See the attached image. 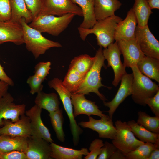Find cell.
I'll return each instance as SVG.
<instances>
[{
    "label": "cell",
    "instance_id": "obj_1",
    "mask_svg": "<svg viewBox=\"0 0 159 159\" xmlns=\"http://www.w3.org/2000/svg\"><path fill=\"white\" fill-rule=\"evenodd\" d=\"M122 20L121 17L115 14L103 19L97 21L92 28L86 29L79 27L78 29L80 37L84 41L88 35L93 34L96 37L97 44L100 47L105 48L113 43L116 28Z\"/></svg>",
    "mask_w": 159,
    "mask_h": 159
},
{
    "label": "cell",
    "instance_id": "obj_2",
    "mask_svg": "<svg viewBox=\"0 0 159 159\" xmlns=\"http://www.w3.org/2000/svg\"><path fill=\"white\" fill-rule=\"evenodd\" d=\"M21 24L26 47L32 53L35 59H37L51 48L62 46L60 43L47 39L40 31L30 26L24 18L21 19Z\"/></svg>",
    "mask_w": 159,
    "mask_h": 159
},
{
    "label": "cell",
    "instance_id": "obj_3",
    "mask_svg": "<svg viewBox=\"0 0 159 159\" xmlns=\"http://www.w3.org/2000/svg\"><path fill=\"white\" fill-rule=\"evenodd\" d=\"M95 60L91 68L86 75L84 81L77 90L74 93L87 95L90 92L96 94L103 102L107 99L100 93L99 88L105 87L101 83L100 72L102 67L105 66V59L103 55L102 47H100L94 57Z\"/></svg>",
    "mask_w": 159,
    "mask_h": 159
},
{
    "label": "cell",
    "instance_id": "obj_4",
    "mask_svg": "<svg viewBox=\"0 0 159 159\" xmlns=\"http://www.w3.org/2000/svg\"><path fill=\"white\" fill-rule=\"evenodd\" d=\"M131 68L133 76L132 98L136 104L145 106L146 100L153 97L159 90V85L142 74L136 65Z\"/></svg>",
    "mask_w": 159,
    "mask_h": 159
},
{
    "label": "cell",
    "instance_id": "obj_5",
    "mask_svg": "<svg viewBox=\"0 0 159 159\" xmlns=\"http://www.w3.org/2000/svg\"><path fill=\"white\" fill-rule=\"evenodd\" d=\"M76 15L69 13L56 17L52 15L39 16L29 25L41 32L57 36L68 27Z\"/></svg>",
    "mask_w": 159,
    "mask_h": 159
},
{
    "label": "cell",
    "instance_id": "obj_6",
    "mask_svg": "<svg viewBox=\"0 0 159 159\" xmlns=\"http://www.w3.org/2000/svg\"><path fill=\"white\" fill-rule=\"evenodd\" d=\"M48 85L50 87L54 89L59 96L69 119L73 142L74 145L76 146L79 142L80 136L83 131L77 123L74 115L71 98L72 93L64 85L62 80L58 78H54L48 82Z\"/></svg>",
    "mask_w": 159,
    "mask_h": 159
},
{
    "label": "cell",
    "instance_id": "obj_7",
    "mask_svg": "<svg viewBox=\"0 0 159 159\" xmlns=\"http://www.w3.org/2000/svg\"><path fill=\"white\" fill-rule=\"evenodd\" d=\"M115 124L117 133L112 143L125 156L144 143L136 138L126 122L118 120L115 122Z\"/></svg>",
    "mask_w": 159,
    "mask_h": 159
},
{
    "label": "cell",
    "instance_id": "obj_8",
    "mask_svg": "<svg viewBox=\"0 0 159 159\" xmlns=\"http://www.w3.org/2000/svg\"><path fill=\"white\" fill-rule=\"evenodd\" d=\"M14 98L8 92L0 99V128L7 122H15L25 114L26 105L16 104Z\"/></svg>",
    "mask_w": 159,
    "mask_h": 159
},
{
    "label": "cell",
    "instance_id": "obj_9",
    "mask_svg": "<svg viewBox=\"0 0 159 159\" xmlns=\"http://www.w3.org/2000/svg\"><path fill=\"white\" fill-rule=\"evenodd\" d=\"M69 13L83 16L80 8L72 0H44L39 16L52 15L60 16Z\"/></svg>",
    "mask_w": 159,
    "mask_h": 159
},
{
    "label": "cell",
    "instance_id": "obj_10",
    "mask_svg": "<svg viewBox=\"0 0 159 159\" xmlns=\"http://www.w3.org/2000/svg\"><path fill=\"white\" fill-rule=\"evenodd\" d=\"M135 37L145 55L159 59V42L150 31L148 25L143 28L137 25Z\"/></svg>",
    "mask_w": 159,
    "mask_h": 159
},
{
    "label": "cell",
    "instance_id": "obj_11",
    "mask_svg": "<svg viewBox=\"0 0 159 159\" xmlns=\"http://www.w3.org/2000/svg\"><path fill=\"white\" fill-rule=\"evenodd\" d=\"M89 121H82L79 125L85 128H88L97 132L99 137L113 140L117 133V129L114 125L112 119L108 115H105L99 120L88 116Z\"/></svg>",
    "mask_w": 159,
    "mask_h": 159
},
{
    "label": "cell",
    "instance_id": "obj_12",
    "mask_svg": "<svg viewBox=\"0 0 159 159\" xmlns=\"http://www.w3.org/2000/svg\"><path fill=\"white\" fill-rule=\"evenodd\" d=\"M102 52L105 59L107 61V66L111 67L113 70L114 78L112 84L116 87L126 72V67L121 60V53L117 42L111 44L102 50Z\"/></svg>",
    "mask_w": 159,
    "mask_h": 159
},
{
    "label": "cell",
    "instance_id": "obj_13",
    "mask_svg": "<svg viewBox=\"0 0 159 159\" xmlns=\"http://www.w3.org/2000/svg\"><path fill=\"white\" fill-rule=\"evenodd\" d=\"M116 42L123 55V64L125 67L131 68L136 65L138 62L145 56L135 38L130 40H120Z\"/></svg>",
    "mask_w": 159,
    "mask_h": 159
},
{
    "label": "cell",
    "instance_id": "obj_14",
    "mask_svg": "<svg viewBox=\"0 0 159 159\" xmlns=\"http://www.w3.org/2000/svg\"><path fill=\"white\" fill-rule=\"evenodd\" d=\"M42 109L35 104L26 111L25 115L29 118L31 131V136L42 138L50 143L54 142L49 129L43 123L41 117Z\"/></svg>",
    "mask_w": 159,
    "mask_h": 159
},
{
    "label": "cell",
    "instance_id": "obj_15",
    "mask_svg": "<svg viewBox=\"0 0 159 159\" xmlns=\"http://www.w3.org/2000/svg\"><path fill=\"white\" fill-rule=\"evenodd\" d=\"M133 74L126 72L122 77L121 83L115 97L109 102H103L104 105L109 108L107 111L110 117L112 119L113 114L120 105L132 93Z\"/></svg>",
    "mask_w": 159,
    "mask_h": 159
},
{
    "label": "cell",
    "instance_id": "obj_16",
    "mask_svg": "<svg viewBox=\"0 0 159 159\" xmlns=\"http://www.w3.org/2000/svg\"><path fill=\"white\" fill-rule=\"evenodd\" d=\"M71 98L74 107L73 114L75 117L81 114L86 115L88 116L93 115L100 118L105 115L99 109L95 102L86 99L85 95L72 93Z\"/></svg>",
    "mask_w": 159,
    "mask_h": 159
},
{
    "label": "cell",
    "instance_id": "obj_17",
    "mask_svg": "<svg viewBox=\"0 0 159 159\" xmlns=\"http://www.w3.org/2000/svg\"><path fill=\"white\" fill-rule=\"evenodd\" d=\"M50 143L40 138L29 137L24 152L27 159H52Z\"/></svg>",
    "mask_w": 159,
    "mask_h": 159
},
{
    "label": "cell",
    "instance_id": "obj_18",
    "mask_svg": "<svg viewBox=\"0 0 159 159\" xmlns=\"http://www.w3.org/2000/svg\"><path fill=\"white\" fill-rule=\"evenodd\" d=\"M6 42H12L17 45L24 43L21 24L10 21H0V45Z\"/></svg>",
    "mask_w": 159,
    "mask_h": 159
},
{
    "label": "cell",
    "instance_id": "obj_19",
    "mask_svg": "<svg viewBox=\"0 0 159 159\" xmlns=\"http://www.w3.org/2000/svg\"><path fill=\"white\" fill-rule=\"evenodd\" d=\"M137 24L135 16L131 8L127 12L125 18L120 21L116 26L115 34L116 42L135 38Z\"/></svg>",
    "mask_w": 159,
    "mask_h": 159
},
{
    "label": "cell",
    "instance_id": "obj_20",
    "mask_svg": "<svg viewBox=\"0 0 159 159\" xmlns=\"http://www.w3.org/2000/svg\"><path fill=\"white\" fill-rule=\"evenodd\" d=\"M1 135L30 137L31 131L29 117L24 114L15 122H6L0 128Z\"/></svg>",
    "mask_w": 159,
    "mask_h": 159
},
{
    "label": "cell",
    "instance_id": "obj_21",
    "mask_svg": "<svg viewBox=\"0 0 159 159\" xmlns=\"http://www.w3.org/2000/svg\"><path fill=\"white\" fill-rule=\"evenodd\" d=\"M29 137L0 135V153H3L14 150L24 152Z\"/></svg>",
    "mask_w": 159,
    "mask_h": 159
},
{
    "label": "cell",
    "instance_id": "obj_22",
    "mask_svg": "<svg viewBox=\"0 0 159 159\" xmlns=\"http://www.w3.org/2000/svg\"><path fill=\"white\" fill-rule=\"evenodd\" d=\"M122 5L118 0H94V12L97 21L115 15Z\"/></svg>",
    "mask_w": 159,
    "mask_h": 159
},
{
    "label": "cell",
    "instance_id": "obj_23",
    "mask_svg": "<svg viewBox=\"0 0 159 159\" xmlns=\"http://www.w3.org/2000/svg\"><path fill=\"white\" fill-rule=\"evenodd\" d=\"M50 144L52 159H82L83 155H87L89 152L88 149L85 148L77 150L60 146L54 142Z\"/></svg>",
    "mask_w": 159,
    "mask_h": 159
},
{
    "label": "cell",
    "instance_id": "obj_24",
    "mask_svg": "<svg viewBox=\"0 0 159 159\" xmlns=\"http://www.w3.org/2000/svg\"><path fill=\"white\" fill-rule=\"evenodd\" d=\"M140 72L159 83V59L145 55L137 63Z\"/></svg>",
    "mask_w": 159,
    "mask_h": 159
},
{
    "label": "cell",
    "instance_id": "obj_25",
    "mask_svg": "<svg viewBox=\"0 0 159 159\" xmlns=\"http://www.w3.org/2000/svg\"><path fill=\"white\" fill-rule=\"evenodd\" d=\"M81 9L84 17L79 27L86 29L92 28L97 21L94 12V0H72Z\"/></svg>",
    "mask_w": 159,
    "mask_h": 159
},
{
    "label": "cell",
    "instance_id": "obj_26",
    "mask_svg": "<svg viewBox=\"0 0 159 159\" xmlns=\"http://www.w3.org/2000/svg\"><path fill=\"white\" fill-rule=\"evenodd\" d=\"M11 9L10 21L21 24L22 18L25 19L27 24L31 22L33 18L30 12L27 9L24 0H10Z\"/></svg>",
    "mask_w": 159,
    "mask_h": 159
},
{
    "label": "cell",
    "instance_id": "obj_27",
    "mask_svg": "<svg viewBox=\"0 0 159 159\" xmlns=\"http://www.w3.org/2000/svg\"><path fill=\"white\" fill-rule=\"evenodd\" d=\"M35 104L49 113L60 109V102L57 95L54 93H46L42 91L37 93L34 100Z\"/></svg>",
    "mask_w": 159,
    "mask_h": 159
},
{
    "label": "cell",
    "instance_id": "obj_28",
    "mask_svg": "<svg viewBox=\"0 0 159 159\" xmlns=\"http://www.w3.org/2000/svg\"><path fill=\"white\" fill-rule=\"evenodd\" d=\"M127 123L135 136L140 140L159 145V134L147 130L134 120L129 121Z\"/></svg>",
    "mask_w": 159,
    "mask_h": 159
},
{
    "label": "cell",
    "instance_id": "obj_29",
    "mask_svg": "<svg viewBox=\"0 0 159 159\" xmlns=\"http://www.w3.org/2000/svg\"><path fill=\"white\" fill-rule=\"evenodd\" d=\"M135 16L138 26L143 28L148 25L149 17L152 13L147 0H135L132 8Z\"/></svg>",
    "mask_w": 159,
    "mask_h": 159
},
{
    "label": "cell",
    "instance_id": "obj_30",
    "mask_svg": "<svg viewBox=\"0 0 159 159\" xmlns=\"http://www.w3.org/2000/svg\"><path fill=\"white\" fill-rule=\"evenodd\" d=\"M85 77L74 68L69 67L62 83L70 92L74 93L82 83Z\"/></svg>",
    "mask_w": 159,
    "mask_h": 159
},
{
    "label": "cell",
    "instance_id": "obj_31",
    "mask_svg": "<svg viewBox=\"0 0 159 159\" xmlns=\"http://www.w3.org/2000/svg\"><path fill=\"white\" fill-rule=\"evenodd\" d=\"M95 57L82 54L75 57L71 61L69 67H72L85 76L92 66Z\"/></svg>",
    "mask_w": 159,
    "mask_h": 159
},
{
    "label": "cell",
    "instance_id": "obj_32",
    "mask_svg": "<svg viewBox=\"0 0 159 159\" xmlns=\"http://www.w3.org/2000/svg\"><path fill=\"white\" fill-rule=\"evenodd\" d=\"M51 122L57 137L60 142L65 141V135L63 129L64 118L62 109L49 113Z\"/></svg>",
    "mask_w": 159,
    "mask_h": 159
},
{
    "label": "cell",
    "instance_id": "obj_33",
    "mask_svg": "<svg viewBox=\"0 0 159 159\" xmlns=\"http://www.w3.org/2000/svg\"><path fill=\"white\" fill-rule=\"evenodd\" d=\"M137 122L147 130L159 134V117L151 116L146 112L139 111L138 113Z\"/></svg>",
    "mask_w": 159,
    "mask_h": 159
},
{
    "label": "cell",
    "instance_id": "obj_34",
    "mask_svg": "<svg viewBox=\"0 0 159 159\" xmlns=\"http://www.w3.org/2000/svg\"><path fill=\"white\" fill-rule=\"evenodd\" d=\"M159 145L151 143H144L126 155V159H148L151 152Z\"/></svg>",
    "mask_w": 159,
    "mask_h": 159
},
{
    "label": "cell",
    "instance_id": "obj_35",
    "mask_svg": "<svg viewBox=\"0 0 159 159\" xmlns=\"http://www.w3.org/2000/svg\"><path fill=\"white\" fill-rule=\"evenodd\" d=\"M104 143L101 139L96 138L92 141L89 148L90 151L88 154L85 156V159H96L100 154Z\"/></svg>",
    "mask_w": 159,
    "mask_h": 159
},
{
    "label": "cell",
    "instance_id": "obj_36",
    "mask_svg": "<svg viewBox=\"0 0 159 159\" xmlns=\"http://www.w3.org/2000/svg\"><path fill=\"white\" fill-rule=\"evenodd\" d=\"M27 8L30 12L33 20L40 15L44 0H24Z\"/></svg>",
    "mask_w": 159,
    "mask_h": 159
},
{
    "label": "cell",
    "instance_id": "obj_37",
    "mask_svg": "<svg viewBox=\"0 0 159 159\" xmlns=\"http://www.w3.org/2000/svg\"><path fill=\"white\" fill-rule=\"evenodd\" d=\"M44 81L34 74L30 76L27 79L26 82L30 88V93L34 95L42 91L43 87L42 83Z\"/></svg>",
    "mask_w": 159,
    "mask_h": 159
},
{
    "label": "cell",
    "instance_id": "obj_38",
    "mask_svg": "<svg viewBox=\"0 0 159 159\" xmlns=\"http://www.w3.org/2000/svg\"><path fill=\"white\" fill-rule=\"evenodd\" d=\"M11 17L10 0H0V21H10Z\"/></svg>",
    "mask_w": 159,
    "mask_h": 159
},
{
    "label": "cell",
    "instance_id": "obj_39",
    "mask_svg": "<svg viewBox=\"0 0 159 159\" xmlns=\"http://www.w3.org/2000/svg\"><path fill=\"white\" fill-rule=\"evenodd\" d=\"M51 65V63L49 61L38 63L34 67V74L44 81L49 73Z\"/></svg>",
    "mask_w": 159,
    "mask_h": 159
},
{
    "label": "cell",
    "instance_id": "obj_40",
    "mask_svg": "<svg viewBox=\"0 0 159 159\" xmlns=\"http://www.w3.org/2000/svg\"><path fill=\"white\" fill-rule=\"evenodd\" d=\"M117 149L112 143L105 141L102 148L101 153L97 159H110Z\"/></svg>",
    "mask_w": 159,
    "mask_h": 159
},
{
    "label": "cell",
    "instance_id": "obj_41",
    "mask_svg": "<svg viewBox=\"0 0 159 159\" xmlns=\"http://www.w3.org/2000/svg\"><path fill=\"white\" fill-rule=\"evenodd\" d=\"M155 116L159 117V90L153 97L148 99L145 102Z\"/></svg>",
    "mask_w": 159,
    "mask_h": 159
},
{
    "label": "cell",
    "instance_id": "obj_42",
    "mask_svg": "<svg viewBox=\"0 0 159 159\" xmlns=\"http://www.w3.org/2000/svg\"><path fill=\"white\" fill-rule=\"evenodd\" d=\"M1 154L2 159H27L24 152L18 150H14Z\"/></svg>",
    "mask_w": 159,
    "mask_h": 159
},
{
    "label": "cell",
    "instance_id": "obj_43",
    "mask_svg": "<svg viewBox=\"0 0 159 159\" xmlns=\"http://www.w3.org/2000/svg\"><path fill=\"white\" fill-rule=\"evenodd\" d=\"M0 80L5 82L9 86H13L14 83L12 79L7 76L5 71L4 68L0 63Z\"/></svg>",
    "mask_w": 159,
    "mask_h": 159
},
{
    "label": "cell",
    "instance_id": "obj_44",
    "mask_svg": "<svg viewBox=\"0 0 159 159\" xmlns=\"http://www.w3.org/2000/svg\"><path fill=\"white\" fill-rule=\"evenodd\" d=\"M9 86L5 82L0 80V99L8 92Z\"/></svg>",
    "mask_w": 159,
    "mask_h": 159
},
{
    "label": "cell",
    "instance_id": "obj_45",
    "mask_svg": "<svg viewBox=\"0 0 159 159\" xmlns=\"http://www.w3.org/2000/svg\"><path fill=\"white\" fill-rule=\"evenodd\" d=\"M110 159H126V156L117 148L111 157Z\"/></svg>",
    "mask_w": 159,
    "mask_h": 159
},
{
    "label": "cell",
    "instance_id": "obj_46",
    "mask_svg": "<svg viewBox=\"0 0 159 159\" xmlns=\"http://www.w3.org/2000/svg\"><path fill=\"white\" fill-rule=\"evenodd\" d=\"M148 5L151 9H159V0H147Z\"/></svg>",
    "mask_w": 159,
    "mask_h": 159
},
{
    "label": "cell",
    "instance_id": "obj_47",
    "mask_svg": "<svg viewBox=\"0 0 159 159\" xmlns=\"http://www.w3.org/2000/svg\"><path fill=\"white\" fill-rule=\"evenodd\" d=\"M159 148H156L150 153L148 159H159Z\"/></svg>",
    "mask_w": 159,
    "mask_h": 159
},
{
    "label": "cell",
    "instance_id": "obj_48",
    "mask_svg": "<svg viewBox=\"0 0 159 159\" xmlns=\"http://www.w3.org/2000/svg\"><path fill=\"white\" fill-rule=\"evenodd\" d=\"M0 159H2L1 153H0Z\"/></svg>",
    "mask_w": 159,
    "mask_h": 159
}]
</instances>
